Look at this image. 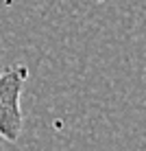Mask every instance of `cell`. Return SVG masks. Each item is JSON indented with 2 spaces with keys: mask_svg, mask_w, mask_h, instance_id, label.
I'll return each instance as SVG.
<instances>
[{
  "mask_svg": "<svg viewBox=\"0 0 146 151\" xmlns=\"http://www.w3.org/2000/svg\"><path fill=\"white\" fill-rule=\"evenodd\" d=\"M28 79V68L15 64L0 72V138L15 142L22 134V90Z\"/></svg>",
  "mask_w": 146,
  "mask_h": 151,
  "instance_id": "1",
  "label": "cell"
}]
</instances>
